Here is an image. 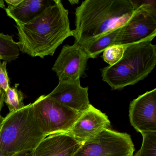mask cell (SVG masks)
<instances>
[{"mask_svg":"<svg viewBox=\"0 0 156 156\" xmlns=\"http://www.w3.org/2000/svg\"><path fill=\"white\" fill-rule=\"evenodd\" d=\"M68 11L60 0L26 23H16L20 51L33 57L52 56L64 41L73 36Z\"/></svg>","mask_w":156,"mask_h":156,"instance_id":"cell-1","label":"cell"},{"mask_svg":"<svg viewBox=\"0 0 156 156\" xmlns=\"http://www.w3.org/2000/svg\"><path fill=\"white\" fill-rule=\"evenodd\" d=\"M135 11L130 0H86L76 9L75 42L79 45L122 27Z\"/></svg>","mask_w":156,"mask_h":156,"instance_id":"cell-2","label":"cell"},{"mask_svg":"<svg viewBox=\"0 0 156 156\" xmlns=\"http://www.w3.org/2000/svg\"><path fill=\"white\" fill-rule=\"evenodd\" d=\"M148 39L126 46L117 63L101 69L102 79L112 90H121L144 80L156 64V45Z\"/></svg>","mask_w":156,"mask_h":156,"instance_id":"cell-3","label":"cell"},{"mask_svg":"<svg viewBox=\"0 0 156 156\" xmlns=\"http://www.w3.org/2000/svg\"><path fill=\"white\" fill-rule=\"evenodd\" d=\"M46 136L34 114L32 104L9 112L0 129V151L9 155L33 151Z\"/></svg>","mask_w":156,"mask_h":156,"instance_id":"cell-4","label":"cell"},{"mask_svg":"<svg viewBox=\"0 0 156 156\" xmlns=\"http://www.w3.org/2000/svg\"><path fill=\"white\" fill-rule=\"evenodd\" d=\"M32 105L36 121L46 136L68 133L81 115L45 95L38 98Z\"/></svg>","mask_w":156,"mask_h":156,"instance_id":"cell-5","label":"cell"},{"mask_svg":"<svg viewBox=\"0 0 156 156\" xmlns=\"http://www.w3.org/2000/svg\"><path fill=\"white\" fill-rule=\"evenodd\" d=\"M134 151L130 135L108 128L81 144L73 156H133Z\"/></svg>","mask_w":156,"mask_h":156,"instance_id":"cell-6","label":"cell"},{"mask_svg":"<svg viewBox=\"0 0 156 156\" xmlns=\"http://www.w3.org/2000/svg\"><path fill=\"white\" fill-rule=\"evenodd\" d=\"M156 36V13L139 8L120 27L115 45L127 46Z\"/></svg>","mask_w":156,"mask_h":156,"instance_id":"cell-7","label":"cell"},{"mask_svg":"<svg viewBox=\"0 0 156 156\" xmlns=\"http://www.w3.org/2000/svg\"><path fill=\"white\" fill-rule=\"evenodd\" d=\"M89 57L78 44L63 46L52 70L59 81H74L84 74Z\"/></svg>","mask_w":156,"mask_h":156,"instance_id":"cell-8","label":"cell"},{"mask_svg":"<svg viewBox=\"0 0 156 156\" xmlns=\"http://www.w3.org/2000/svg\"><path fill=\"white\" fill-rule=\"evenodd\" d=\"M130 124L140 134L156 132V88L140 95L130 102Z\"/></svg>","mask_w":156,"mask_h":156,"instance_id":"cell-9","label":"cell"},{"mask_svg":"<svg viewBox=\"0 0 156 156\" xmlns=\"http://www.w3.org/2000/svg\"><path fill=\"white\" fill-rule=\"evenodd\" d=\"M110 126V120L106 114L91 105L81 113L68 133L82 144L109 128Z\"/></svg>","mask_w":156,"mask_h":156,"instance_id":"cell-10","label":"cell"},{"mask_svg":"<svg viewBox=\"0 0 156 156\" xmlns=\"http://www.w3.org/2000/svg\"><path fill=\"white\" fill-rule=\"evenodd\" d=\"M88 88L80 84V79L74 81H59L58 85L48 97L78 113H83L91 105Z\"/></svg>","mask_w":156,"mask_h":156,"instance_id":"cell-11","label":"cell"},{"mask_svg":"<svg viewBox=\"0 0 156 156\" xmlns=\"http://www.w3.org/2000/svg\"><path fill=\"white\" fill-rule=\"evenodd\" d=\"M81 143L68 133L45 136L33 151L32 156H73Z\"/></svg>","mask_w":156,"mask_h":156,"instance_id":"cell-12","label":"cell"},{"mask_svg":"<svg viewBox=\"0 0 156 156\" xmlns=\"http://www.w3.org/2000/svg\"><path fill=\"white\" fill-rule=\"evenodd\" d=\"M54 2L51 0H22L14 8H6L7 15L16 23H26L43 12Z\"/></svg>","mask_w":156,"mask_h":156,"instance_id":"cell-13","label":"cell"},{"mask_svg":"<svg viewBox=\"0 0 156 156\" xmlns=\"http://www.w3.org/2000/svg\"><path fill=\"white\" fill-rule=\"evenodd\" d=\"M120 29L119 27L115 29L80 45L89 59H94L107 48L115 45L117 37Z\"/></svg>","mask_w":156,"mask_h":156,"instance_id":"cell-14","label":"cell"},{"mask_svg":"<svg viewBox=\"0 0 156 156\" xmlns=\"http://www.w3.org/2000/svg\"><path fill=\"white\" fill-rule=\"evenodd\" d=\"M20 51L13 37L0 33V59L11 62L19 58Z\"/></svg>","mask_w":156,"mask_h":156,"instance_id":"cell-15","label":"cell"},{"mask_svg":"<svg viewBox=\"0 0 156 156\" xmlns=\"http://www.w3.org/2000/svg\"><path fill=\"white\" fill-rule=\"evenodd\" d=\"M23 100V94L17 87H10L5 92L4 102L8 106L9 112L18 111L24 107Z\"/></svg>","mask_w":156,"mask_h":156,"instance_id":"cell-16","label":"cell"},{"mask_svg":"<svg viewBox=\"0 0 156 156\" xmlns=\"http://www.w3.org/2000/svg\"><path fill=\"white\" fill-rule=\"evenodd\" d=\"M140 149L133 156H156V132L144 133Z\"/></svg>","mask_w":156,"mask_h":156,"instance_id":"cell-17","label":"cell"},{"mask_svg":"<svg viewBox=\"0 0 156 156\" xmlns=\"http://www.w3.org/2000/svg\"><path fill=\"white\" fill-rule=\"evenodd\" d=\"M126 47L124 45H114L107 48L103 53L104 61L109 66L115 64L123 57Z\"/></svg>","mask_w":156,"mask_h":156,"instance_id":"cell-18","label":"cell"},{"mask_svg":"<svg viewBox=\"0 0 156 156\" xmlns=\"http://www.w3.org/2000/svg\"><path fill=\"white\" fill-rule=\"evenodd\" d=\"M0 60V88L6 92L10 87L7 70V62Z\"/></svg>","mask_w":156,"mask_h":156,"instance_id":"cell-19","label":"cell"},{"mask_svg":"<svg viewBox=\"0 0 156 156\" xmlns=\"http://www.w3.org/2000/svg\"><path fill=\"white\" fill-rule=\"evenodd\" d=\"M134 9L141 8L151 12L156 13V0H144V1H135L130 0Z\"/></svg>","mask_w":156,"mask_h":156,"instance_id":"cell-20","label":"cell"},{"mask_svg":"<svg viewBox=\"0 0 156 156\" xmlns=\"http://www.w3.org/2000/svg\"><path fill=\"white\" fill-rule=\"evenodd\" d=\"M22 0H6L5 1L6 3L8 5V9L14 8L17 5H19Z\"/></svg>","mask_w":156,"mask_h":156,"instance_id":"cell-21","label":"cell"},{"mask_svg":"<svg viewBox=\"0 0 156 156\" xmlns=\"http://www.w3.org/2000/svg\"><path fill=\"white\" fill-rule=\"evenodd\" d=\"M5 96V92L0 88V113L4 105Z\"/></svg>","mask_w":156,"mask_h":156,"instance_id":"cell-22","label":"cell"},{"mask_svg":"<svg viewBox=\"0 0 156 156\" xmlns=\"http://www.w3.org/2000/svg\"><path fill=\"white\" fill-rule=\"evenodd\" d=\"M33 151H28V152H22L18 153L12 156H32Z\"/></svg>","mask_w":156,"mask_h":156,"instance_id":"cell-23","label":"cell"},{"mask_svg":"<svg viewBox=\"0 0 156 156\" xmlns=\"http://www.w3.org/2000/svg\"><path fill=\"white\" fill-rule=\"evenodd\" d=\"M0 8H2L3 9H6V6L4 4V1L2 0H0Z\"/></svg>","mask_w":156,"mask_h":156,"instance_id":"cell-24","label":"cell"},{"mask_svg":"<svg viewBox=\"0 0 156 156\" xmlns=\"http://www.w3.org/2000/svg\"><path fill=\"white\" fill-rule=\"evenodd\" d=\"M4 118L2 116L1 113H0V129L2 125V122H3V119H4Z\"/></svg>","mask_w":156,"mask_h":156,"instance_id":"cell-25","label":"cell"},{"mask_svg":"<svg viewBox=\"0 0 156 156\" xmlns=\"http://www.w3.org/2000/svg\"><path fill=\"white\" fill-rule=\"evenodd\" d=\"M12 155H8V154H6V153H3L0 151V156H12Z\"/></svg>","mask_w":156,"mask_h":156,"instance_id":"cell-26","label":"cell"},{"mask_svg":"<svg viewBox=\"0 0 156 156\" xmlns=\"http://www.w3.org/2000/svg\"><path fill=\"white\" fill-rule=\"evenodd\" d=\"M0 60H1V59H0Z\"/></svg>","mask_w":156,"mask_h":156,"instance_id":"cell-27","label":"cell"}]
</instances>
